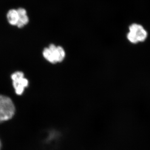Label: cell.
Returning a JSON list of instances; mask_svg holds the SVG:
<instances>
[{
	"mask_svg": "<svg viewBox=\"0 0 150 150\" xmlns=\"http://www.w3.org/2000/svg\"><path fill=\"white\" fill-rule=\"evenodd\" d=\"M15 108L8 97L0 95V123L9 120L14 115Z\"/></svg>",
	"mask_w": 150,
	"mask_h": 150,
	"instance_id": "6da1fadb",
	"label": "cell"
},
{
	"mask_svg": "<svg viewBox=\"0 0 150 150\" xmlns=\"http://www.w3.org/2000/svg\"><path fill=\"white\" fill-rule=\"evenodd\" d=\"M43 55L49 62L55 64L61 62L65 57L66 54L62 47L51 44L49 47L44 49Z\"/></svg>",
	"mask_w": 150,
	"mask_h": 150,
	"instance_id": "7a4b0ae2",
	"label": "cell"
},
{
	"mask_svg": "<svg viewBox=\"0 0 150 150\" xmlns=\"http://www.w3.org/2000/svg\"><path fill=\"white\" fill-rule=\"evenodd\" d=\"M13 85L17 95H21L24 89L28 86V81L24 76V74L21 71L15 72L11 75Z\"/></svg>",
	"mask_w": 150,
	"mask_h": 150,
	"instance_id": "3957f363",
	"label": "cell"
},
{
	"mask_svg": "<svg viewBox=\"0 0 150 150\" xmlns=\"http://www.w3.org/2000/svg\"><path fill=\"white\" fill-rule=\"evenodd\" d=\"M17 11L18 12V21L17 26L18 28H22L28 23V17L24 9L20 8L17 9Z\"/></svg>",
	"mask_w": 150,
	"mask_h": 150,
	"instance_id": "277c9868",
	"label": "cell"
},
{
	"mask_svg": "<svg viewBox=\"0 0 150 150\" xmlns=\"http://www.w3.org/2000/svg\"><path fill=\"white\" fill-rule=\"evenodd\" d=\"M7 18L9 23L12 25H17L18 21V14L17 10H9L7 14Z\"/></svg>",
	"mask_w": 150,
	"mask_h": 150,
	"instance_id": "5b68a950",
	"label": "cell"
},
{
	"mask_svg": "<svg viewBox=\"0 0 150 150\" xmlns=\"http://www.w3.org/2000/svg\"><path fill=\"white\" fill-rule=\"evenodd\" d=\"M135 34L137 37V40L139 42H143L147 39L148 37V33L144 27H142L138 30Z\"/></svg>",
	"mask_w": 150,
	"mask_h": 150,
	"instance_id": "8992f818",
	"label": "cell"
},
{
	"mask_svg": "<svg viewBox=\"0 0 150 150\" xmlns=\"http://www.w3.org/2000/svg\"><path fill=\"white\" fill-rule=\"evenodd\" d=\"M127 39L128 40L132 43L136 44V43L139 42L137 37V35H136L135 33H133L131 32H129V33L127 34Z\"/></svg>",
	"mask_w": 150,
	"mask_h": 150,
	"instance_id": "52a82bcc",
	"label": "cell"
},
{
	"mask_svg": "<svg viewBox=\"0 0 150 150\" xmlns=\"http://www.w3.org/2000/svg\"><path fill=\"white\" fill-rule=\"evenodd\" d=\"M1 140H0V150H1Z\"/></svg>",
	"mask_w": 150,
	"mask_h": 150,
	"instance_id": "ba28073f",
	"label": "cell"
}]
</instances>
